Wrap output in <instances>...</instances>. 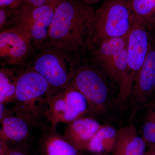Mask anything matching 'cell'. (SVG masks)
<instances>
[{
    "mask_svg": "<svg viewBox=\"0 0 155 155\" xmlns=\"http://www.w3.org/2000/svg\"><path fill=\"white\" fill-rule=\"evenodd\" d=\"M95 11L91 5L83 0H60L45 45H52L69 50L81 61L87 58Z\"/></svg>",
    "mask_w": 155,
    "mask_h": 155,
    "instance_id": "1",
    "label": "cell"
},
{
    "mask_svg": "<svg viewBox=\"0 0 155 155\" xmlns=\"http://www.w3.org/2000/svg\"><path fill=\"white\" fill-rule=\"evenodd\" d=\"M29 67L44 78L53 92L69 87L71 85L79 58L69 50L52 45L39 48Z\"/></svg>",
    "mask_w": 155,
    "mask_h": 155,
    "instance_id": "2",
    "label": "cell"
},
{
    "mask_svg": "<svg viewBox=\"0 0 155 155\" xmlns=\"http://www.w3.org/2000/svg\"><path fill=\"white\" fill-rule=\"evenodd\" d=\"M53 92L44 78L28 67L18 74L14 113L31 125L36 124L43 116L46 100Z\"/></svg>",
    "mask_w": 155,
    "mask_h": 155,
    "instance_id": "3",
    "label": "cell"
},
{
    "mask_svg": "<svg viewBox=\"0 0 155 155\" xmlns=\"http://www.w3.org/2000/svg\"><path fill=\"white\" fill-rule=\"evenodd\" d=\"M135 21L130 0H104L95 11L91 45L127 36Z\"/></svg>",
    "mask_w": 155,
    "mask_h": 155,
    "instance_id": "4",
    "label": "cell"
},
{
    "mask_svg": "<svg viewBox=\"0 0 155 155\" xmlns=\"http://www.w3.org/2000/svg\"><path fill=\"white\" fill-rule=\"evenodd\" d=\"M60 0L41 7L22 5L14 10L9 27H14L25 33L39 49L46 44L53 18Z\"/></svg>",
    "mask_w": 155,
    "mask_h": 155,
    "instance_id": "5",
    "label": "cell"
},
{
    "mask_svg": "<svg viewBox=\"0 0 155 155\" xmlns=\"http://www.w3.org/2000/svg\"><path fill=\"white\" fill-rule=\"evenodd\" d=\"M150 41L149 30L135 19L127 36L126 68L118 95L120 102H125L129 99L136 78L146 58Z\"/></svg>",
    "mask_w": 155,
    "mask_h": 155,
    "instance_id": "6",
    "label": "cell"
},
{
    "mask_svg": "<svg viewBox=\"0 0 155 155\" xmlns=\"http://www.w3.org/2000/svg\"><path fill=\"white\" fill-rule=\"evenodd\" d=\"M90 108L88 101L81 93L71 86L53 92L45 103L43 116L57 127L60 123H68L83 117Z\"/></svg>",
    "mask_w": 155,
    "mask_h": 155,
    "instance_id": "7",
    "label": "cell"
},
{
    "mask_svg": "<svg viewBox=\"0 0 155 155\" xmlns=\"http://www.w3.org/2000/svg\"><path fill=\"white\" fill-rule=\"evenodd\" d=\"M78 65L70 86L81 93L88 101L90 110L97 113L104 110L109 94L105 73L93 62Z\"/></svg>",
    "mask_w": 155,
    "mask_h": 155,
    "instance_id": "8",
    "label": "cell"
},
{
    "mask_svg": "<svg viewBox=\"0 0 155 155\" xmlns=\"http://www.w3.org/2000/svg\"><path fill=\"white\" fill-rule=\"evenodd\" d=\"M127 36L91 45L89 53L93 62L119 85L126 68Z\"/></svg>",
    "mask_w": 155,
    "mask_h": 155,
    "instance_id": "9",
    "label": "cell"
},
{
    "mask_svg": "<svg viewBox=\"0 0 155 155\" xmlns=\"http://www.w3.org/2000/svg\"><path fill=\"white\" fill-rule=\"evenodd\" d=\"M155 92V41L150 34L147 54L136 78L129 99L133 119L143 107L146 105Z\"/></svg>",
    "mask_w": 155,
    "mask_h": 155,
    "instance_id": "10",
    "label": "cell"
},
{
    "mask_svg": "<svg viewBox=\"0 0 155 155\" xmlns=\"http://www.w3.org/2000/svg\"><path fill=\"white\" fill-rule=\"evenodd\" d=\"M32 41L25 33L14 27L0 32V58L2 66H25L33 51Z\"/></svg>",
    "mask_w": 155,
    "mask_h": 155,
    "instance_id": "11",
    "label": "cell"
},
{
    "mask_svg": "<svg viewBox=\"0 0 155 155\" xmlns=\"http://www.w3.org/2000/svg\"><path fill=\"white\" fill-rule=\"evenodd\" d=\"M102 126L96 119L83 116L68 123L64 136L79 151L86 150L90 142Z\"/></svg>",
    "mask_w": 155,
    "mask_h": 155,
    "instance_id": "12",
    "label": "cell"
},
{
    "mask_svg": "<svg viewBox=\"0 0 155 155\" xmlns=\"http://www.w3.org/2000/svg\"><path fill=\"white\" fill-rule=\"evenodd\" d=\"M56 128L51 126L43 132L39 141V154L82 155Z\"/></svg>",
    "mask_w": 155,
    "mask_h": 155,
    "instance_id": "13",
    "label": "cell"
},
{
    "mask_svg": "<svg viewBox=\"0 0 155 155\" xmlns=\"http://www.w3.org/2000/svg\"><path fill=\"white\" fill-rule=\"evenodd\" d=\"M147 143L137 133L132 124L122 127L117 132V138L111 155H143Z\"/></svg>",
    "mask_w": 155,
    "mask_h": 155,
    "instance_id": "14",
    "label": "cell"
},
{
    "mask_svg": "<svg viewBox=\"0 0 155 155\" xmlns=\"http://www.w3.org/2000/svg\"><path fill=\"white\" fill-rule=\"evenodd\" d=\"M1 123L0 140L9 144H26L30 134V122L20 116L12 115L3 119Z\"/></svg>",
    "mask_w": 155,
    "mask_h": 155,
    "instance_id": "15",
    "label": "cell"
},
{
    "mask_svg": "<svg viewBox=\"0 0 155 155\" xmlns=\"http://www.w3.org/2000/svg\"><path fill=\"white\" fill-rule=\"evenodd\" d=\"M117 132L112 126L102 125L90 142L86 151L95 155L112 153L116 143Z\"/></svg>",
    "mask_w": 155,
    "mask_h": 155,
    "instance_id": "16",
    "label": "cell"
},
{
    "mask_svg": "<svg viewBox=\"0 0 155 155\" xmlns=\"http://www.w3.org/2000/svg\"><path fill=\"white\" fill-rule=\"evenodd\" d=\"M18 75L12 68L3 66L0 69V103H16Z\"/></svg>",
    "mask_w": 155,
    "mask_h": 155,
    "instance_id": "17",
    "label": "cell"
},
{
    "mask_svg": "<svg viewBox=\"0 0 155 155\" xmlns=\"http://www.w3.org/2000/svg\"><path fill=\"white\" fill-rule=\"evenodd\" d=\"M130 7L136 20L148 30L155 27V0H130Z\"/></svg>",
    "mask_w": 155,
    "mask_h": 155,
    "instance_id": "18",
    "label": "cell"
},
{
    "mask_svg": "<svg viewBox=\"0 0 155 155\" xmlns=\"http://www.w3.org/2000/svg\"><path fill=\"white\" fill-rule=\"evenodd\" d=\"M143 138L150 147H155V110H151L143 127Z\"/></svg>",
    "mask_w": 155,
    "mask_h": 155,
    "instance_id": "19",
    "label": "cell"
},
{
    "mask_svg": "<svg viewBox=\"0 0 155 155\" xmlns=\"http://www.w3.org/2000/svg\"><path fill=\"white\" fill-rule=\"evenodd\" d=\"M14 10L5 7H0V30L9 27L10 21Z\"/></svg>",
    "mask_w": 155,
    "mask_h": 155,
    "instance_id": "20",
    "label": "cell"
},
{
    "mask_svg": "<svg viewBox=\"0 0 155 155\" xmlns=\"http://www.w3.org/2000/svg\"><path fill=\"white\" fill-rule=\"evenodd\" d=\"M22 5V0H0V7H5L15 10Z\"/></svg>",
    "mask_w": 155,
    "mask_h": 155,
    "instance_id": "21",
    "label": "cell"
},
{
    "mask_svg": "<svg viewBox=\"0 0 155 155\" xmlns=\"http://www.w3.org/2000/svg\"><path fill=\"white\" fill-rule=\"evenodd\" d=\"M58 0H22V5L34 7H41Z\"/></svg>",
    "mask_w": 155,
    "mask_h": 155,
    "instance_id": "22",
    "label": "cell"
},
{
    "mask_svg": "<svg viewBox=\"0 0 155 155\" xmlns=\"http://www.w3.org/2000/svg\"><path fill=\"white\" fill-rule=\"evenodd\" d=\"M6 104L0 103V122H2L3 119L6 117L13 115L14 113V108L8 109Z\"/></svg>",
    "mask_w": 155,
    "mask_h": 155,
    "instance_id": "23",
    "label": "cell"
},
{
    "mask_svg": "<svg viewBox=\"0 0 155 155\" xmlns=\"http://www.w3.org/2000/svg\"><path fill=\"white\" fill-rule=\"evenodd\" d=\"M7 155H30L23 146L11 147Z\"/></svg>",
    "mask_w": 155,
    "mask_h": 155,
    "instance_id": "24",
    "label": "cell"
},
{
    "mask_svg": "<svg viewBox=\"0 0 155 155\" xmlns=\"http://www.w3.org/2000/svg\"><path fill=\"white\" fill-rule=\"evenodd\" d=\"M11 148L8 143L4 140H0V155H7Z\"/></svg>",
    "mask_w": 155,
    "mask_h": 155,
    "instance_id": "25",
    "label": "cell"
},
{
    "mask_svg": "<svg viewBox=\"0 0 155 155\" xmlns=\"http://www.w3.org/2000/svg\"><path fill=\"white\" fill-rule=\"evenodd\" d=\"M146 105L149 107L151 110H155V92Z\"/></svg>",
    "mask_w": 155,
    "mask_h": 155,
    "instance_id": "26",
    "label": "cell"
},
{
    "mask_svg": "<svg viewBox=\"0 0 155 155\" xmlns=\"http://www.w3.org/2000/svg\"><path fill=\"white\" fill-rule=\"evenodd\" d=\"M84 2L89 4L90 5H92L94 4H96V3L98 2L101 0H83Z\"/></svg>",
    "mask_w": 155,
    "mask_h": 155,
    "instance_id": "27",
    "label": "cell"
},
{
    "mask_svg": "<svg viewBox=\"0 0 155 155\" xmlns=\"http://www.w3.org/2000/svg\"><path fill=\"white\" fill-rule=\"evenodd\" d=\"M149 31L152 38L155 41V27L154 28L149 30Z\"/></svg>",
    "mask_w": 155,
    "mask_h": 155,
    "instance_id": "28",
    "label": "cell"
},
{
    "mask_svg": "<svg viewBox=\"0 0 155 155\" xmlns=\"http://www.w3.org/2000/svg\"><path fill=\"white\" fill-rule=\"evenodd\" d=\"M151 149V153L150 155H155V147H150Z\"/></svg>",
    "mask_w": 155,
    "mask_h": 155,
    "instance_id": "29",
    "label": "cell"
},
{
    "mask_svg": "<svg viewBox=\"0 0 155 155\" xmlns=\"http://www.w3.org/2000/svg\"><path fill=\"white\" fill-rule=\"evenodd\" d=\"M151 153V149L150 148V150L146 152L143 155H150Z\"/></svg>",
    "mask_w": 155,
    "mask_h": 155,
    "instance_id": "30",
    "label": "cell"
},
{
    "mask_svg": "<svg viewBox=\"0 0 155 155\" xmlns=\"http://www.w3.org/2000/svg\"><path fill=\"white\" fill-rule=\"evenodd\" d=\"M108 155L107 154H103V155Z\"/></svg>",
    "mask_w": 155,
    "mask_h": 155,
    "instance_id": "31",
    "label": "cell"
}]
</instances>
